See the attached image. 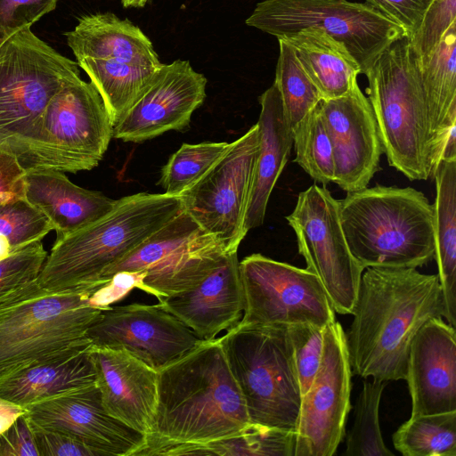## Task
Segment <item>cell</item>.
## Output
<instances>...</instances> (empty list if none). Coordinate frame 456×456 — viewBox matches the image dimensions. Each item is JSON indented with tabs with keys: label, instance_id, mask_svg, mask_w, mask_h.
<instances>
[{
	"label": "cell",
	"instance_id": "obj_47",
	"mask_svg": "<svg viewBox=\"0 0 456 456\" xmlns=\"http://www.w3.org/2000/svg\"><path fill=\"white\" fill-rule=\"evenodd\" d=\"M13 253L7 240L0 236V260Z\"/></svg>",
	"mask_w": 456,
	"mask_h": 456
},
{
	"label": "cell",
	"instance_id": "obj_5",
	"mask_svg": "<svg viewBox=\"0 0 456 456\" xmlns=\"http://www.w3.org/2000/svg\"><path fill=\"white\" fill-rule=\"evenodd\" d=\"M383 153L408 179L431 176V127L420 69L408 36L387 47L365 75Z\"/></svg>",
	"mask_w": 456,
	"mask_h": 456
},
{
	"label": "cell",
	"instance_id": "obj_44",
	"mask_svg": "<svg viewBox=\"0 0 456 456\" xmlns=\"http://www.w3.org/2000/svg\"><path fill=\"white\" fill-rule=\"evenodd\" d=\"M0 456H39L25 414L0 435Z\"/></svg>",
	"mask_w": 456,
	"mask_h": 456
},
{
	"label": "cell",
	"instance_id": "obj_3",
	"mask_svg": "<svg viewBox=\"0 0 456 456\" xmlns=\"http://www.w3.org/2000/svg\"><path fill=\"white\" fill-rule=\"evenodd\" d=\"M179 196L138 192L117 200L94 223L56 239L37 279L50 290L104 285V273L180 210Z\"/></svg>",
	"mask_w": 456,
	"mask_h": 456
},
{
	"label": "cell",
	"instance_id": "obj_29",
	"mask_svg": "<svg viewBox=\"0 0 456 456\" xmlns=\"http://www.w3.org/2000/svg\"><path fill=\"white\" fill-rule=\"evenodd\" d=\"M420 76L429 112L432 142L436 134L456 123V21L420 69Z\"/></svg>",
	"mask_w": 456,
	"mask_h": 456
},
{
	"label": "cell",
	"instance_id": "obj_46",
	"mask_svg": "<svg viewBox=\"0 0 456 456\" xmlns=\"http://www.w3.org/2000/svg\"><path fill=\"white\" fill-rule=\"evenodd\" d=\"M26 412V407L0 396V435Z\"/></svg>",
	"mask_w": 456,
	"mask_h": 456
},
{
	"label": "cell",
	"instance_id": "obj_8",
	"mask_svg": "<svg viewBox=\"0 0 456 456\" xmlns=\"http://www.w3.org/2000/svg\"><path fill=\"white\" fill-rule=\"evenodd\" d=\"M218 339L249 422L296 432L302 395L288 326L238 322Z\"/></svg>",
	"mask_w": 456,
	"mask_h": 456
},
{
	"label": "cell",
	"instance_id": "obj_2",
	"mask_svg": "<svg viewBox=\"0 0 456 456\" xmlns=\"http://www.w3.org/2000/svg\"><path fill=\"white\" fill-rule=\"evenodd\" d=\"M353 321L345 332L354 375L385 381L405 379L411 341L428 320L446 319L437 274L413 267H367Z\"/></svg>",
	"mask_w": 456,
	"mask_h": 456
},
{
	"label": "cell",
	"instance_id": "obj_43",
	"mask_svg": "<svg viewBox=\"0 0 456 456\" xmlns=\"http://www.w3.org/2000/svg\"><path fill=\"white\" fill-rule=\"evenodd\" d=\"M433 0H366V3L400 25L408 37L418 28Z\"/></svg>",
	"mask_w": 456,
	"mask_h": 456
},
{
	"label": "cell",
	"instance_id": "obj_48",
	"mask_svg": "<svg viewBox=\"0 0 456 456\" xmlns=\"http://www.w3.org/2000/svg\"><path fill=\"white\" fill-rule=\"evenodd\" d=\"M149 0H121L124 7H142Z\"/></svg>",
	"mask_w": 456,
	"mask_h": 456
},
{
	"label": "cell",
	"instance_id": "obj_33",
	"mask_svg": "<svg viewBox=\"0 0 456 456\" xmlns=\"http://www.w3.org/2000/svg\"><path fill=\"white\" fill-rule=\"evenodd\" d=\"M232 142L183 143L161 168L159 184L164 193L179 196L189 189L226 154Z\"/></svg>",
	"mask_w": 456,
	"mask_h": 456
},
{
	"label": "cell",
	"instance_id": "obj_34",
	"mask_svg": "<svg viewBox=\"0 0 456 456\" xmlns=\"http://www.w3.org/2000/svg\"><path fill=\"white\" fill-rule=\"evenodd\" d=\"M387 381H364L355 405L352 428L346 435L345 456H394L382 437L379 410Z\"/></svg>",
	"mask_w": 456,
	"mask_h": 456
},
{
	"label": "cell",
	"instance_id": "obj_22",
	"mask_svg": "<svg viewBox=\"0 0 456 456\" xmlns=\"http://www.w3.org/2000/svg\"><path fill=\"white\" fill-rule=\"evenodd\" d=\"M238 251L228 253L194 288L159 301L202 340L235 326L244 310Z\"/></svg>",
	"mask_w": 456,
	"mask_h": 456
},
{
	"label": "cell",
	"instance_id": "obj_40",
	"mask_svg": "<svg viewBox=\"0 0 456 456\" xmlns=\"http://www.w3.org/2000/svg\"><path fill=\"white\" fill-rule=\"evenodd\" d=\"M42 241L33 242L0 260V300L37 280L46 259Z\"/></svg>",
	"mask_w": 456,
	"mask_h": 456
},
{
	"label": "cell",
	"instance_id": "obj_19",
	"mask_svg": "<svg viewBox=\"0 0 456 456\" xmlns=\"http://www.w3.org/2000/svg\"><path fill=\"white\" fill-rule=\"evenodd\" d=\"M318 109L331 142L333 183L346 192L367 187L383 153L368 98L356 82L346 94L322 100Z\"/></svg>",
	"mask_w": 456,
	"mask_h": 456
},
{
	"label": "cell",
	"instance_id": "obj_15",
	"mask_svg": "<svg viewBox=\"0 0 456 456\" xmlns=\"http://www.w3.org/2000/svg\"><path fill=\"white\" fill-rule=\"evenodd\" d=\"M352 375L345 331L335 321L325 327L320 367L301 398L295 456L336 453L351 410Z\"/></svg>",
	"mask_w": 456,
	"mask_h": 456
},
{
	"label": "cell",
	"instance_id": "obj_11",
	"mask_svg": "<svg viewBox=\"0 0 456 456\" xmlns=\"http://www.w3.org/2000/svg\"><path fill=\"white\" fill-rule=\"evenodd\" d=\"M111 138L113 124L100 94L91 82L78 77L47 104L28 171L91 170L102 159Z\"/></svg>",
	"mask_w": 456,
	"mask_h": 456
},
{
	"label": "cell",
	"instance_id": "obj_4",
	"mask_svg": "<svg viewBox=\"0 0 456 456\" xmlns=\"http://www.w3.org/2000/svg\"><path fill=\"white\" fill-rule=\"evenodd\" d=\"M348 248L367 267L422 266L435 257L433 204L412 187H373L338 200Z\"/></svg>",
	"mask_w": 456,
	"mask_h": 456
},
{
	"label": "cell",
	"instance_id": "obj_1",
	"mask_svg": "<svg viewBox=\"0 0 456 456\" xmlns=\"http://www.w3.org/2000/svg\"><path fill=\"white\" fill-rule=\"evenodd\" d=\"M158 371L155 415L139 455H206L205 445L248 423L218 338L203 340Z\"/></svg>",
	"mask_w": 456,
	"mask_h": 456
},
{
	"label": "cell",
	"instance_id": "obj_20",
	"mask_svg": "<svg viewBox=\"0 0 456 456\" xmlns=\"http://www.w3.org/2000/svg\"><path fill=\"white\" fill-rule=\"evenodd\" d=\"M442 318L425 322L410 346L405 376L410 418L456 411V332Z\"/></svg>",
	"mask_w": 456,
	"mask_h": 456
},
{
	"label": "cell",
	"instance_id": "obj_21",
	"mask_svg": "<svg viewBox=\"0 0 456 456\" xmlns=\"http://www.w3.org/2000/svg\"><path fill=\"white\" fill-rule=\"evenodd\" d=\"M91 356L106 411L147 435L157 406L158 371L123 349L92 345Z\"/></svg>",
	"mask_w": 456,
	"mask_h": 456
},
{
	"label": "cell",
	"instance_id": "obj_30",
	"mask_svg": "<svg viewBox=\"0 0 456 456\" xmlns=\"http://www.w3.org/2000/svg\"><path fill=\"white\" fill-rule=\"evenodd\" d=\"M100 94L113 126L128 110L159 68L113 60H77Z\"/></svg>",
	"mask_w": 456,
	"mask_h": 456
},
{
	"label": "cell",
	"instance_id": "obj_26",
	"mask_svg": "<svg viewBox=\"0 0 456 456\" xmlns=\"http://www.w3.org/2000/svg\"><path fill=\"white\" fill-rule=\"evenodd\" d=\"M64 35L77 60H113L155 68L161 65L151 41L141 28L111 12L84 15L74 29Z\"/></svg>",
	"mask_w": 456,
	"mask_h": 456
},
{
	"label": "cell",
	"instance_id": "obj_42",
	"mask_svg": "<svg viewBox=\"0 0 456 456\" xmlns=\"http://www.w3.org/2000/svg\"><path fill=\"white\" fill-rule=\"evenodd\" d=\"M28 422L39 456H99L98 452L72 436L41 428L29 419Z\"/></svg>",
	"mask_w": 456,
	"mask_h": 456
},
{
	"label": "cell",
	"instance_id": "obj_39",
	"mask_svg": "<svg viewBox=\"0 0 456 456\" xmlns=\"http://www.w3.org/2000/svg\"><path fill=\"white\" fill-rule=\"evenodd\" d=\"M456 21V0H433L416 30L408 37L419 69L428 60L443 36Z\"/></svg>",
	"mask_w": 456,
	"mask_h": 456
},
{
	"label": "cell",
	"instance_id": "obj_24",
	"mask_svg": "<svg viewBox=\"0 0 456 456\" xmlns=\"http://www.w3.org/2000/svg\"><path fill=\"white\" fill-rule=\"evenodd\" d=\"M24 196L49 219L56 239L94 223L117 201L100 191L76 185L63 172L53 169L26 172Z\"/></svg>",
	"mask_w": 456,
	"mask_h": 456
},
{
	"label": "cell",
	"instance_id": "obj_17",
	"mask_svg": "<svg viewBox=\"0 0 456 456\" xmlns=\"http://www.w3.org/2000/svg\"><path fill=\"white\" fill-rule=\"evenodd\" d=\"M207 79L188 61L162 64L124 116L113 138L142 142L168 131H183L206 98Z\"/></svg>",
	"mask_w": 456,
	"mask_h": 456
},
{
	"label": "cell",
	"instance_id": "obj_12",
	"mask_svg": "<svg viewBox=\"0 0 456 456\" xmlns=\"http://www.w3.org/2000/svg\"><path fill=\"white\" fill-rule=\"evenodd\" d=\"M306 269L322 282L336 313L351 314L364 268L346 240L339 204L325 187L314 183L301 191L286 216Z\"/></svg>",
	"mask_w": 456,
	"mask_h": 456
},
{
	"label": "cell",
	"instance_id": "obj_35",
	"mask_svg": "<svg viewBox=\"0 0 456 456\" xmlns=\"http://www.w3.org/2000/svg\"><path fill=\"white\" fill-rule=\"evenodd\" d=\"M297 163L315 182L333 183L334 162L331 142L318 105L292 130Z\"/></svg>",
	"mask_w": 456,
	"mask_h": 456
},
{
	"label": "cell",
	"instance_id": "obj_36",
	"mask_svg": "<svg viewBox=\"0 0 456 456\" xmlns=\"http://www.w3.org/2000/svg\"><path fill=\"white\" fill-rule=\"evenodd\" d=\"M296 432L249 422L236 435L205 445L206 455L295 456Z\"/></svg>",
	"mask_w": 456,
	"mask_h": 456
},
{
	"label": "cell",
	"instance_id": "obj_13",
	"mask_svg": "<svg viewBox=\"0 0 456 456\" xmlns=\"http://www.w3.org/2000/svg\"><path fill=\"white\" fill-rule=\"evenodd\" d=\"M239 269L244 295L239 322L325 327L336 321L322 282L306 268L252 254L239 263Z\"/></svg>",
	"mask_w": 456,
	"mask_h": 456
},
{
	"label": "cell",
	"instance_id": "obj_45",
	"mask_svg": "<svg viewBox=\"0 0 456 456\" xmlns=\"http://www.w3.org/2000/svg\"><path fill=\"white\" fill-rule=\"evenodd\" d=\"M25 174L16 157L0 150V198L24 195Z\"/></svg>",
	"mask_w": 456,
	"mask_h": 456
},
{
	"label": "cell",
	"instance_id": "obj_28",
	"mask_svg": "<svg viewBox=\"0 0 456 456\" xmlns=\"http://www.w3.org/2000/svg\"><path fill=\"white\" fill-rule=\"evenodd\" d=\"M436 196L433 204L435 259L443 291L446 322L456 326V159L442 161L432 175Z\"/></svg>",
	"mask_w": 456,
	"mask_h": 456
},
{
	"label": "cell",
	"instance_id": "obj_16",
	"mask_svg": "<svg viewBox=\"0 0 456 456\" xmlns=\"http://www.w3.org/2000/svg\"><path fill=\"white\" fill-rule=\"evenodd\" d=\"M86 336L94 346L126 350L156 370L203 341L159 304L110 306Z\"/></svg>",
	"mask_w": 456,
	"mask_h": 456
},
{
	"label": "cell",
	"instance_id": "obj_14",
	"mask_svg": "<svg viewBox=\"0 0 456 456\" xmlns=\"http://www.w3.org/2000/svg\"><path fill=\"white\" fill-rule=\"evenodd\" d=\"M259 149L257 124L232 142L226 154L179 195L183 209L228 252L248 233L245 218Z\"/></svg>",
	"mask_w": 456,
	"mask_h": 456
},
{
	"label": "cell",
	"instance_id": "obj_9",
	"mask_svg": "<svg viewBox=\"0 0 456 456\" xmlns=\"http://www.w3.org/2000/svg\"><path fill=\"white\" fill-rule=\"evenodd\" d=\"M245 22L278 39L321 28L346 47L364 75L387 47L408 36L369 4L347 0H264Z\"/></svg>",
	"mask_w": 456,
	"mask_h": 456
},
{
	"label": "cell",
	"instance_id": "obj_18",
	"mask_svg": "<svg viewBox=\"0 0 456 456\" xmlns=\"http://www.w3.org/2000/svg\"><path fill=\"white\" fill-rule=\"evenodd\" d=\"M26 408L34 424L72 436L99 456H137L145 445L143 434L106 411L95 383Z\"/></svg>",
	"mask_w": 456,
	"mask_h": 456
},
{
	"label": "cell",
	"instance_id": "obj_37",
	"mask_svg": "<svg viewBox=\"0 0 456 456\" xmlns=\"http://www.w3.org/2000/svg\"><path fill=\"white\" fill-rule=\"evenodd\" d=\"M53 227L45 215L24 195L0 198V236L13 252L42 239Z\"/></svg>",
	"mask_w": 456,
	"mask_h": 456
},
{
	"label": "cell",
	"instance_id": "obj_41",
	"mask_svg": "<svg viewBox=\"0 0 456 456\" xmlns=\"http://www.w3.org/2000/svg\"><path fill=\"white\" fill-rule=\"evenodd\" d=\"M58 0H0V44L53 11Z\"/></svg>",
	"mask_w": 456,
	"mask_h": 456
},
{
	"label": "cell",
	"instance_id": "obj_7",
	"mask_svg": "<svg viewBox=\"0 0 456 456\" xmlns=\"http://www.w3.org/2000/svg\"><path fill=\"white\" fill-rule=\"evenodd\" d=\"M101 287L50 290L35 280L2 298L0 378L56 351L89 341L88 328L105 310L92 300Z\"/></svg>",
	"mask_w": 456,
	"mask_h": 456
},
{
	"label": "cell",
	"instance_id": "obj_23",
	"mask_svg": "<svg viewBox=\"0 0 456 456\" xmlns=\"http://www.w3.org/2000/svg\"><path fill=\"white\" fill-rule=\"evenodd\" d=\"M92 344L85 341L0 378V396L27 407L95 383Z\"/></svg>",
	"mask_w": 456,
	"mask_h": 456
},
{
	"label": "cell",
	"instance_id": "obj_25",
	"mask_svg": "<svg viewBox=\"0 0 456 456\" xmlns=\"http://www.w3.org/2000/svg\"><path fill=\"white\" fill-rule=\"evenodd\" d=\"M259 103V149L245 218L248 232L263 224L271 193L293 146L292 132L274 83L260 95Z\"/></svg>",
	"mask_w": 456,
	"mask_h": 456
},
{
	"label": "cell",
	"instance_id": "obj_10",
	"mask_svg": "<svg viewBox=\"0 0 456 456\" xmlns=\"http://www.w3.org/2000/svg\"><path fill=\"white\" fill-rule=\"evenodd\" d=\"M231 252L183 209L102 276L134 273L135 288L158 300L197 286Z\"/></svg>",
	"mask_w": 456,
	"mask_h": 456
},
{
	"label": "cell",
	"instance_id": "obj_31",
	"mask_svg": "<svg viewBox=\"0 0 456 456\" xmlns=\"http://www.w3.org/2000/svg\"><path fill=\"white\" fill-rule=\"evenodd\" d=\"M392 440L403 456H456V411L410 418Z\"/></svg>",
	"mask_w": 456,
	"mask_h": 456
},
{
	"label": "cell",
	"instance_id": "obj_27",
	"mask_svg": "<svg viewBox=\"0 0 456 456\" xmlns=\"http://www.w3.org/2000/svg\"><path fill=\"white\" fill-rule=\"evenodd\" d=\"M279 39L291 46L322 100L346 94L357 82L359 64L343 44L324 30L306 28Z\"/></svg>",
	"mask_w": 456,
	"mask_h": 456
},
{
	"label": "cell",
	"instance_id": "obj_49",
	"mask_svg": "<svg viewBox=\"0 0 456 456\" xmlns=\"http://www.w3.org/2000/svg\"><path fill=\"white\" fill-rule=\"evenodd\" d=\"M1 45V44H0Z\"/></svg>",
	"mask_w": 456,
	"mask_h": 456
},
{
	"label": "cell",
	"instance_id": "obj_6",
	"mask_svg": "<svg viewBox=\"0 0 456 456\" xmlns=\"http://www.w3.org/2000/svg\"><path fill=\"white\" fill-rule=\"evenodd\" d=\"M78 64L23 28L0 45V150L27 172L51 99L80 77Z\"/></svg>",
	"mask_w": 456,
	"mask_h": 456
},
{
	"label": "cell",
	"instance_id": "obj_32",
	"mask_svg": "<svg viewBox=\"0 0 456 456\" xmlns=\"http://www.w3.org/2000/svg\"><path fill=\"white\" fill-rule=\"evenodd\" d=\"M278 41L280 54L273 83L279 90L283 113L292 132L322 97L303 69L291 46L281 39Z\"/></svg>",
	"mask_w": 456,
	"mask_h": 456
},
{
	"label": "cell",
	"instance_id": "obj_38",
	"mask_svg": "<svg viewBox=\"0 0 456 456\" xmlns=\"http://www.w3.org/2000/svg\"><path fill=\"white\" fill-rule=\"evenodd\" d=\"M325 327L309 323L288 326V334L302 395L310 387L320 367Z\"/></svg>",
	"mask_w": 456,
	"mask_h": 456
}]
</instances>
